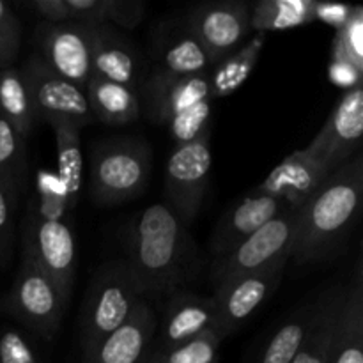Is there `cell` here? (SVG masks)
<instances>
[{"mask_svg": "<svg viewBox=\"0 0 363 363\" xmlns=\"http://www.w3.org/2000/svg\"><path fill=\"white\" fill-rule=\"evenodd\" d=\"M298 209H287L248 236L223 257L215 259L211 279L215 286L233 277L262 272L280 261H291Z\"/></svg>", "mask_w": 363, "mask_h": 363, "instance_id": "obj_8", "label": "cell"}, {"mask_svg": "<svg viewBox=\"0 0 363 363\" xmlns=\"http://www.w3.org/2000/svg\"><path fill=\"white\" fill-rule=\"evenodd\" d=\"M330 172L332 170L307 149H300L286 156L257 188L282 199L291 209H300L319 190Z\"/></svg>", "mask_w": 363, "mask_h": 363, "instance_id": "obj_20", "label": "cell"}, {"mask_svg": "<svg viewBox=\"0 0 363 363\" xmlns=\"http://www.w3.org/2000/svg\"><path fill=\"white\" fill-rule=\"evenodd\" d=\"M346 286H330L314 300L311 330L291 363H328L340 308L346 298Z\"/></svg>", "mask_w": 363, "mask_h": 363, "instance_id": "obj_21", "label": "cell"}, {"mask_svg": "<svg viewBox=\"0 0 363 363\" xmlns=\"http://www.w3.org/2000/svg\"><path fill=\"white\" fill-rule=\"evenodd\" d=\"M6 303L18 321L46 340L53 339L67 307L25 248H21V264Z\"/></svg>", "mask_w": 363, "mask_h": 363, "instance_id": "obj_7", "label": "cell"}, {"mask_svg": "<svg viewBox=\"0 0 363 363\" xmlns=\"http://www.w3.org/2000/svg\"><path fill=\"white\" fill-rule=\"evenodd\" d=\"M291 209L282 199L264 194L259 188L241 199L216 223L209 250L215 259L223 257L243 243L248 236L272 222L284 211Z\"/></svg>", "mask_w": 363, "mask_h": 363, "instance_id": "obj_17", "label": "cell"}, {"mask_svg": "<svg viewBox=\"0 0 363 363\" xmlns=\"http://www.w3.org/2000/svg\"><path fill=\"white\" fill-rule=\"evenodd\" d=\"M152 151L142 138H113L96 145L91 156V195L113 206L140 195L147 186Z\"/></svg>", "mask_w": 363, "mask_h": 363, "instance_id": "obj_4", "label": "cell"}, {"mask_svg": "<svg viewBox=\"0 0 363 363\" xmlns=\"http://www.w3.org/2000/svg\"><path fill=\"white\" fill-rule=\"evenodd\" d=\"M362 191L363 158L354 156L330 172L319 190L298 209L291 259L308 264L330 257L357 220Z\"/></svg>", "mask_w": 363, "mask_h": 363, "instance_id": "obj_2", "label": "cell"}, {"mask_svg": "<svg viewBox=\"0 0 363 363\" xmlns=\"http://www.w3.org/2000/svg\"><path fill=\"white\" fill-rule=\"evenodd\" d=\"M211 112L213 99H202L188 108L181 110L167 123L170 135H172L176 145L188 144L195 138L201 137L206 130L211 128Z\"/></svg>", "mask_w": 363, "mask_h": 363, "instance_id": "obj_32", "label": "cell"}, {"mask_svg": "<svg viewBox=\"0 0 363 363\" xmlns=\"http://www.w3.org/2000/svg\"><path fill=\"white\" fill-rule=\"evenodd\" d=\"M0 363H39L30 344L16 330L0 333Z\"/></svg>", "mask_w": 363, "mask_h": 363, "instance_id": "obj_35", "label": "cell"}, {"mask_svg": "<svg viewBox=\"0 0 363 363\" xmlns=\"http://www.w3.org/2000/svg\"><path fill=\"white\" fill-rule=\"evenodd\" d=\"M52 128L57 142V181L66 202V209L71 211L80 197L84 172L80 130L69 123H55Z\"/></svg>", "mask_w": 363, "mask_h": 363, "instance_id": "obj_25", "label": "cell"}, {"mask_svg": "<svg viewBox=\"0 0 363 363\" xmlns=\"http://www.w3.org/2000/svg\"><path fill=\"white\" fill-rule=\"evenodd\" d=\"M18 202L0 184V269H6L14 254V209Z\"/></svg>", "mask_w": 363, "mask_h": 363, "instance_id": "obj_34", "label": "cell"}, {"mask_svg": "<svg viewBox=\"0 0 363 363\" xmlns=\"http://www.w3.org/2000/svg\"><path fill=\"white\" fill-rule=\"evenodd\" d=\"M158 330V315L147 300H140L123 326L82 354V363H144Z\"/></svg>", "mask_w": 363, "mask_h": 363, "instance_id": "obj_18", "label": "cell"}, {"mask_svg": "<svg viewBox=\"0 0 363 363\" xmlns=\"http://www.w3.org/2000/svg\"><path fill=\"white\" fill-rule=\"evenodd\" d=\"M28 174L27 144L16 128L0 113V184L18 202Z\"/></svg>", "mask_w": 363, "mask_h": 363, "instance_id": "obj_27", "label": "cell"}, {"mask_svg": "<svg viewBox=\"0 0 363 363\" xmlns=\"http://www.w3.org/2000/svg\"><path fill=\"white\" fill-rule=\"evenodd\" d=\"M160 328V351L176 347L208 330H218V311L213 296L177 291L170 294L163 308Z\"/></svg>", "mask_w": 363, "mask_h": 363, "instance_id": "obj_19", "label": "cell"}, {"mask_svg": "<svg viewBox=\"0 0 363 363\" xmlns=\"http://www.w3.org/2000/svg\"><path fill=\"white\" fill-rule=\"evenodd\" d=\"M144 363H162V360H160V354L158 351L156 350H151V353H149V357L145 358Z\"/></svg>", "mask_w": 363, "mask_h": 363, "instance_id": "obj_41", "label": "cell"}, {"mask_svg": "<svg viewBox=\"0 0 363 363\" xmlns=\"http://www.w3.org/2000/svg\"><path fill=\"white\" fill-rule=\"evenodd\" d=\"M20 46L21 39L9 38V35L0 32V69L14 66V60H16L18 53H20Z\"/></svg>", "mask_w": 363, "mask_h": 363, "instance_id": "obj_40", "label": "cell"}, {"mask_svg": "<svg viewBox=\"0 0 363 363\" xmlns=\"http://www.w3.org/2000/svg\"><path fill=\"white\" fill-rule=\"evenodd\" d=\"M266 34L255 32L245 45L233 50L225 57L218 60L209 71V89H211V98L220 99L236 92L245 82L250 78L259 55L264 48Z\"/></svg>", "mask_w": 363, "mask_h": 363, "instance_id": "obj_24", "label": "cell"}, {"mask_svg": "<svg viewBox=\"0 0 363 363\" xmlns=\"http://www.w3.org/2000/svg\"><path fill=\"white\" fill-rule=\"evenodd\" d=\"M314 6V0H261L250 7V28L266 34L312 23Z\"/></svg>", "mask_w": 363, "mask_h": 363, "instance_id": "obj_26", "label": "cell"}, {"mask_svg": "<svg viewBox=\"0 0 363 363\" xmlns=\"http://www.w3.org/2000/svg\"><path fill=\"white\" fill-rule=\"evenodd\" d=\"M314 315V301L298 308L269 339L259 363H291L300 351Z\"/></svg>", "mask_w": 363, "mask_h": 363, "instance_id": "obj_29", "label": "cell"}, {"mask_svg": "<svg viewBox=\"0 0 363 363\" xmlns=\"http://www.w3.org/2000/svg\"><path fill=\"white\" fill-rule=\"evenodd\" d=\"M333 60L363 71V9L360 6L353 7L346 23L335 30Z\"/></svg>", "mask_w": 363, "mask_h": 363, "instance_id": "obj_31", "label": "cell"}, {"mask_svg": "<svg viewBox=\"0 0 363 363\" xmlns=\"http://www.w3.org/2000/svg\"><path fill=\"white\" fill-rule=\"evenodd\" d=\"M287 262L280 261L262 272L233 277L215 286L213 300L218 311V332L223 339L236 332L279 289Z\"/></svg>", "mask_w": 363, "mask_h": 363, "instance_id": "obj_11", "label": "cell"}, {"mask_svg": "<svg viewBox=\"0 0 363 363\" xmlns=\"http://www.w3.org/2000/svg\"><path fill=\"white\" fill-rule=\"evenodd\" d=\"M0 113L27 140L38 119L34 116L27 85L16 66L0 69Z\"/></svg>", "mask_w": 363, "mask_h": 363, "instance_id": "obj_28", "label": "cell"}, {"mask_svg": "<svg viewBox=\"0 0 363 363\" xmlns=\"http://www.w3.org/2000/svg\"><path fill=\"white\" fill-rule=\"evenodd\" d=\"M151 69L172 77L209 74L216 60L188 28L186 21H165L152 34Z\"/></svg>", "mask_w": 363, "mask_h": 363, "instance_id": "obj_15", "label": "cell"}, {"mask_svg": "<svg viewBox=\"0 0 363 363\" xmlns=\"http://www.w3.org/2000/svg\"><path fill=\"white\" fill-rule=\"evenodd\" d=\"M103 18L116 28L131 30L145 18V4L142 0H105Z\"/></svg>", "mask_w": 363, "mask_h": 363, "instance_id": "obj_33", "label": "cell"}, {"mask_svg": "<svg viewBox=\"0 0 363 363\" xmlns=\"http://www.w3.org/2000/svg\"><path fill=\"white\" fill-rule=\"evenodd\" d=\"M91 77L103 78L138 92L149 71L140 50L130 39L124 38L119 28L106 21L91 25Z\"/></svg>", "mask_w": 363, "mask_h": 363, "instance_id": "obj_14", "label": "cell"}, {"mask_svg": "<svg viewBox=\"0 0 363 363\" xmlns=\"http://www.w3.org/2000/svg\"><path fill=\"white\" fill-rule=\"evenodd\" d=\"M360 77L362 71H358L357 67L350 66L346 62H335L332 60V66H330V78L335 85H340V87H346L347 91L353 87H358L360 85Z\"/></svg>", "mask_w": 363, "mask_h": 363, "instance_id": "obj_38", "label": "cell"}, {"mask_svg": "<svg viewBox=\"0 0 363 363\" xmlns=\"http://www.w3.org/2000/svg\"><path fill=\"white\" fill-rule=\"evenodd\" d=\"M184 21L216 62L233 50L240 48L252 30L250 6L240 0L199 4L191 7Z\"/></svg>", "mask_w": 363, "mask_h": 363, "instance_id": "obj_13", "label": "cell"}, {"mask_svg": "<svg viewBox=\"0 0 363 363\" xmlns=\"http://www.w3.org/2000/svg\"><path fill=\"white\" fill-rule=\"evenodd\" d=\"M30 9L46 23H69L73 21L66 0H32Z\"/></svg>", "mask_w": 363, "mask_h": 363, "instance_id": "obj_36", "label": "cell"}, {"mask_svg": "<svg viewBox=\"0 0 363 363\" xmlns=\"http://www.w3.org/2000/svg\"><path fill=\"white\" fill-rule=\"evenodd\" d=\"M353 7L344 6V4H326V2H315L314 6V16L315 20H321L325 23L332 25V27L340 28L351 16Z\"/></svg>", "mask_w": 363, "mask_h": 363, "instance_id": "obj_37", "label": "cell"}, {"mask_svg": "<svg viewBox=\"0 0 363 363\" xmlns=\"http://www.w3.org/2000/svg\"><path fill=\"white\" fill-rule=\"evenodd\" d=\"M0 32L9 38L21 39V23L14 11L0 0Z\"/></svg>", "mask_w": 363, "mask_h": 363, "instance_id": "obj_39", "label": "cell"}, {"mask_svg": "<svg viewBox=\"0 0 363 363\" xmlns=\"http://www.w3.org/2000/svg\"><path fill=\"white\" fill-rule=\"evenodd\" d=\"M35 55L55 74L77 87L85 89L91 78L92 35L91 25L85 23H46L34 27Z\"/></svg>", "mask_w": 363, "mask_h": 363, "instance_id": "obj_10", "label": "cell"}, {"mask_svg": "<svg viewBox=\"0 0 363 363\" xmlns=\"http://www.w3.org/2000/svg\"><path fill=\"white\" fill-rule=\"evenodd\" d=\"M21 248L34 257L64 303H69L77 269V248L69 223L59 216L43 215L28 204Z\"/></svg>", "mask_w": 363, "mask_h": 363, "instance_id": "obj_5", "label": "cell"}, {"mask_svg": "<svg viewBox=\"0 0 363 363\" xmlns=\"http://www.w3.org/2000/svg\"><path fill=\"white\" fill-rule=\"evenodd\" d=\"M222 340V333L211 328L179 346L156 351L162 363H218V347Z\"/></svg>", "mask_w": 363, "mask_h": 363, "instance_id": "obj_30", "label": "cell"}, {"mask_svg": "<svg viewBox=\"0 0 363 363\" xmlns=\"http://www.w3.org/2000/svg\"><path fill=\"white\" fill-rule=\"evenodd\" d=\"M84 91L94 121H101L112 126H123L140 117V98L133 89L91 77Z\"/></svg>", "mask_w": 363, "mask_h": 363, "instance_id": "obj_22", "label": "cell"}, {"mask_svg": "<svg viewBox=\"0 0 363 363\" xmlns=\"http://www.w3.org/2000/svg\"><path fill=\"white\" fill-rule=\"evenodd\" d=\"M362 135L363 91L358 85L344 92L325 126L305 149L333 172L354 158L362 145Z\"/></svg>", "mask_w": 363, "mask_h": 363, "instance_id": "obj_12", "label": "cell"}, {"mask_svg": "<svg viewBox=\"0 0 363 363\" xmlns=\"http://www.w3.org/2000/svg\"><path fill=\"white\" fill-rule=\"evenodd\" d=\"M140 106L149 121L167 124L176 113L202 99H213L208 74L172 77L149 67L140 89Z\"/></svg>", "mask_w": 363, "mask_h": 363, "instance_id": "obj_16", "label": "cell"}, {"mask_svg": "<svg viewBox=\"0 0 363 363\" xmlns=\"http://www.w3.org/2000/svg\"><path fill=\"white\" fill-rule=\"evenodd\" d=\"M211 128L194 142L176 145L165 165V191L169 208L183 225L197 218L211 174Z\"/></svg>", "mask_w": 363, "mask_h": 363, "instance_id": "obj_6", "label": "cell"}, {"mask_svg": "<svg viewBox=\"0 0 363 363\" xmlns=\"http://www.w3.org/2000/svg\"><path fill=\"white\" fill-rule=\"evenodd\" d=\"M144 300L169 298L201 272V254L186 225L167 204L142 209L128 229V259Z\"/></svg>", "mask_w": 363, "mask_h": 363, "instance_id": "obj_1", "label": "cell"}, {"mask_svg": "<svg viewBox=\"0 0 363 363\" xmlns=\"http://www.w3.org/2000/svg\"><path fill=\"white\" fill-rule=\"evenodd\" d=\"M20 73L27 85L35 119L50 126L69 123L78 130L94 123L84 89L53 73L35 53L25 60Z\"/></svg>", "mask_w": 363, "mask_h": 363, "instance_id": "obj_9", "label": "cell"}, {"mask_svg": "<svg viewBox=\"0 0 363 363\" xmlns=\"http://www.w3.org/2000/svg\"><path fill=\"white\" fill-rule=\"evenodd\" d=\"M140 300H144L140 284L126 261L116 259L99 266L78 321L82 354L123 326Z\"/></svg>", "mask_w": 363, "mask_h": 363, "instance_id": "obj_3", "label": "cell"}, {"mask_svg": "<svg viewBox=\"0 0 363 363\" xmlns=\"http://www.w3.org/2000/svg\"><path fill=\"white\" fill-rule=\"evenodd\" d=\"M328 363H363V282L360 272L354 286L346 291Z\"/></svg>", "mask_w": 363, "mask_h": 363, "instance_id": "obj_23", "label": "cell"}]
</instances>
